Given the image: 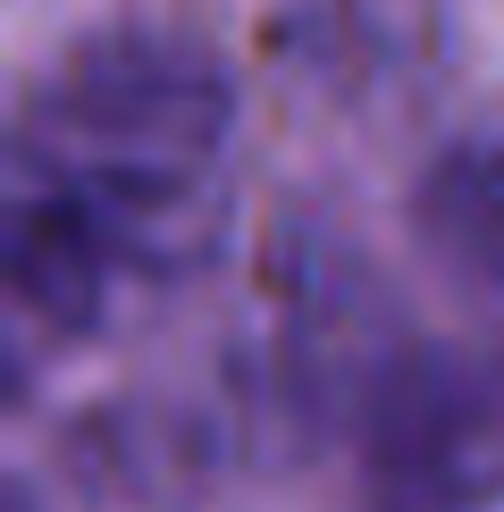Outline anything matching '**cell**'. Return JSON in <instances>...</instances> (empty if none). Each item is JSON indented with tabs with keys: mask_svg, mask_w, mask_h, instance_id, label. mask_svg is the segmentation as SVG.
Segmentation results:
<instances>
[{
	"mask_svg": "<svg viewBox=\"0 0 504 512\" xmlns=\"http://www.w3.org/2000/svg\"><path fill=\"white\" fill-rule=\"evenodd\" d=\"M362 471L378 512H504V378L404 353L370 395Z\"/></svg>",
	"mask_w": 504,
	"mask_h": 512,
	"instance_id": "7a4b0ae2",
	"label": "cell"
},
{
	"mask_svg": "<svg viewBox=\"0 0 504 512\" xmlns=\"http://www.w3.org/2000/svg\"><path fill=\"white\" fill-rule=\"evenodd\" d=\"M420 227L471 286L504 294V126L462 135L420 185Z\"/></svg>",
	"mask_w": 504,
	"mask_h": 512,
	"instance_id": "3957f363",
	"label": "cell"
},
{
	"mask_svg": "<svg viewBox=\"0 0 504 512\" xmlns=\"http://www.w3.org/2000/svg\"><path fill=\"white\" fill-rule=\"evenodd\" d=\"M227 84L177 42H93L42 84L9 202L51 210L110 269H177L219 227Z\"/></svg>",
	"mask_w": 504,
	"mask_h": 512,
	"instance_id": "6da1fadb",
	"label": "cell"
}]
</instances>
